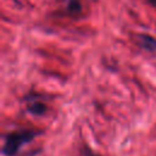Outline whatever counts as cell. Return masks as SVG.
I'll list each match as a JSON object with an SVG mask.
<instances>
[{
	"instance_id": "obj_1",
	"label": "cell",
	"mask_w": 156,
	"mask_h": 156,
	"mask_svg": "<svg viewBox=\"0 0 156 156\" xmlns=\"http://www.w3.org/2000/svg\"><path fill=\"white\" fill-rule=\"evenodd\" d=\"M29 139H30L29 133H15V134L9 135L6 139V143L4 145V152L6 155L16 154V151Z\"/></svg>"
},
{
	"instance_id": "obj_2",
	"label": "cell",
	"mask_w": 156,
	"mask_h": 156,
	"mask_svg": "<svg viewBox=\"0 0 156 156\" xmlns=\"http://www.w3.org/2000/svg\"><path fill=\"white\" fill-rule=\"evenodd\" d=\"M140 41H141L143 48H145V49H147V50H155V49H156V41H155L151 37H145V35H143L141 39H140Z\"/></svg>"
}]
</instances>
